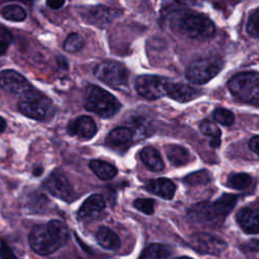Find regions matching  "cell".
I'll list each match as a JSON object with an SVG mask.
<instances>
[{
	"instance_id": "cell-1",
	"label": "cell",
	"mask_w": 259,
	"mask_h": 259,
	"mask_svg": "<svg viewBox=\"0 0 259 259\" xmlns=\"http://www.w3.org/2000/svg\"><path fill=\"white\" fill-rule=\"evenodd\" d=\"M69 232L64 223L53 220L34 226L28 236L30 248L38 255H51L68 240Z\"/></svg>"
},
{
	"instance_id": "cell-2",
	"label": "cell",
	"mask_w": 259,
	"mask_h": 259,
	"mask_svg": "<svg viewBox=\"0 0 259 259\" xmlns=\"http://www.w3.org/2000/svg\"><path fill=\"white\" fill-rule=\"evenodd\" d=\"M170 28L186 37L207 39L215 34L213 22L206 16L191 10H176L169 15Z\"/></svg>"
},
{
	"instance_id": "cell-3",
	"label": "cell",
	"mask_w": 259,
	"mask_h": 259,
	"mask_svg": "<svg viewBox=\"0 0 259 259\" xmlns=\"http://www.w3.org/2000/svg\"><path fill=\"white\" fill-rule=\"evenodd\" d=\"M239 196L226 193L213 202H202L193 205L190 215L201 223H222L236 205Z\"/></svg>"
},
{
	"instance_id": "cell-4",
	"label": "cell",
	"mask_w": 259,
	"mask_h": 259,
	"mask_svg": "<svg viewBox=\"0 0 259 259\" xmlns=\"http://www.w3.org/2000/svg\"><path fill=\"white\" fill-rule=\"evenodd\" d=\"M120 106L119 101L112 94L99 86L89 85L84 92V107L103 118L117 113Z\"/></svg>"
},
{
	"instance_id": "cell-5",
	"label": "cell",
	"mask_w": 259,
	"mask_h": 259,
	"mask_svg": "<svg viewBox=\"0 0 259 259\" xmlns=\"http://www.w3.org/2000/svg\"><path fill=\"white\" fill-rule=\"evenodd\" d=\"M228 88L238 100L259 107V73H238L229 80Z\"/></svg>"
},
{
	"instance_id": "cell-6",
	"label": "cell",
	"mask_w": 259,
	"mask_h": 259,
	"mask_svg": "<svg viewBox=\"0 0 259 259\" xmlns=\"http://www.w3.org/2000/svg\"><path fill=\"white\" fill-rule=\"evenodd\" d=\"M18 109L27 117L37 120L49 118L55 110L52 100L35 88H31L20 96Z\"/></svg>"
},
{
	"instance_id": "cell-7",
	"label": "cell",
	"mask_w": 259,
	"mask_h": 259,
	"mask_svg": "<svg viewBox=\"0 0 259 259\" xmlns=\"http://www.w3.org/2000/svg\"><path fill=\"white\" fill-rule=\"evenodd\" d=\"M224 62L218 57L200 58L191 62L185 70V77L194 84H204L214 78L223 69Z\"/></svg>"
},
{
	"instance_id": "cell-8",
	"label": "cell",
	"mask_w": 259,
	"mask_h": 259,
	"mask_svg": "<svg viewBox=\"0 0 259 259\" xmlns=\"http://www.w3.org/2000/svg\"><path fill=\"white\" fill-rule=\"evenodd\" d=\"M94 75L101 82L112 88H120L127 83L128 71L126 68L113 61H103L94 69Z\"/></svg>"
},
{
	"instance_id": "cell-9",
	"label": "cell",
	"mask_w": 259,
	"mask_h": 259,
	"mask_svg": "<svg viewBox=\"0 0 259 259\" xmlns=\"http://www.w3.org/2000/svg\"><path fill=\"white\" fill-rule=\"evenodd\" d=\"M168 81L160 76L142 75L136 79L135 87L137 92L148 100L158 99L167 95Z\"/></svg>"
},
{
	"instance_id": "cell-10",
	"label": "cell",
	"mask_w": 259,
	"mask_h": 259,
	"mask_svg": "<svg viewBox=\"0 0 259 259\" xmlns=\"http://www.w3.org/2000/svg\"><path fill=\"white\" fill-rule=\"evenodd\" d=\"M191 247L199 253L220 255L227 249V243L212 234L199 233L190 239Z\"/></svg>"
},
{
	"instance_id": "cell-11",
	"label": "cell",
	"mask_w": 259,
	"mask_h": 259,
	"mask_svg": "<svg viewBox=\"0 0 259 259\" xmlns=\"http://www.w3.org/2000/svg\"><path fill=\"white\" fill-rule=\"evenodd\" d=\"M44 187L54 196L71 201L75 198L73 188L67 177L61 172H53L44 182Z\"/></svg>"
},
{
	"instance_id": "cell-12",
	"label": "cell",
	"mask_w": 259,
	"mask_h": 259,
	"mask_svg": "<svg viewBox=\"0 0 259 259\" xmlns=\"http://www.w3.org/2000/svg\"><path fill=\"white\" fill-rule=\"evenodd\" d=\"M1 87L6 92L19 96L33 88L21 74L14 70H3L1 72Z\"/></svg>"
},
{
	"instance_id": "cell-13",
	"label": "cell",
	"mask_w": 259,
	"mask_h": 259,
	"mask_svg": "<svg viewBox=\"0 0 259 259\" xmlns=\"http://www.w3.org/2000/svg\"><path fill=\"white\" fill-rule=\"evenodd\" d=\"M68 132L70 135L81 140H89L95 136L97 125L93 118L87 115H82L69 123Z\"/></svg>"
},
{
	"instance_id": "cell-14",
	"label": "cell",
	"mask_w": 259,
	"mask_h": 259,
	"mask_svg": "<svg viewBox=\"0 0 259 259\" xmlns=\"http://www.w3.org/2000/svg\"><path fill=\"white\" fill-rule=\"evenodd\" d=\"M236 220L246 234H259V210L257 208L242 207L237 212Z\"/></svg>"
},
{
	"instance_id": "cell-15",
	"label": "cell",
	"mask_w": 259,
	"mask_h": 259,
	"mask_svg": "<svg viewBox=\"0 0 259 259\" xmlns=\"http://www.w3.org/2000/svg\"><path fill=\"white\" fill-rule=\"evenodd\" d=\"M119 14L120 11L118 10L99 5L89 8L84 14V17L87 22L96 26H102L111 22Z\"/></svg>"
},
{
	"instance_id": "cell-16",
	"label": "cell",
	"mask_w": 259,
	"mask_h": 259,
	"mask_svg": "<svg viewBox=\"0 0 259 259\" xmlns=\"http://www.w3.org/2000/svg\"><path fill=\"white\" fill-rule=\"evenodd\" d=\"M134 139V133L125 126H118L112 130L105 139V145L111 149L125 151Z\"/></svg>"
},
{
	"instance_id": "cell-17",
	"label": "cell",
	"mask_w": 259,
	"mask_h": 259,
	"mask_svg": "<svg viewBox=\"0 0 259 259\" xmlns=\"http://www.w3.org/2000/svg\"><path fill=\"white\" fill-rule=\"evenodd\" d=\"M105 208V200L100 194H92L82 203L78 217L82 220H92L99 217Z\"/></svg>"
},
{
	"instance_id": "cell-18",
	"label": "cell",
	"mask_w": 259,
	"mask_h": 259,
	"mask_svg": "<svg viewBox=\"0 0 259 259\" xmlns=\"http://www.w3.org/2000/svg\"><path fill=\"white\" fill-rule=\"evenodd\" d=\"M167 95L179 102H188L200 95V90L183 83H171L167 85Z\"/></svg>"
},
{
	"instance_id": "cell-19",
	"label": "cell",
	"mask_w": 259,
	"mask_h": 259,
	"mask_svg": "<svg viewBox=\"0 0 259 259\" xmlns=\"http://www.w3.org/2000/svg\"><path fill=\"white\" fill-rule=\"evenodd\" d=\"M147 189L164 199H171L175 194V184L167 178H157L150 180L147 185Z\"/></svg>"
},
{
	"instance_id": "cell-20",
	"label": "cell",
	"mask_w": 259,
	"mask_h": 259,
	"mask_svg": "<svg viewBox=\"0 0 259 259\" xmlns=\"http://www.w3.org/2000/svg\"><path fill=\"white\" fill-rule=\"evenodd\" d=\"M140 157L142 162L147 166L148 169L154 172H160L164 169V163L162 157L158 150L153 147H145L141 153Z\"/></svg>"
},
{
	"instance_id": "cell-21",
	"label": "cell",
	"mask_w": 259,
	"mask_h": 259,
	"mask_svg": "<svg viewBox=\"0 0 259 259\" xmlns=\"http://www.w3.org/2000/svg\"><path fill=\"white\" fill-rule=\"evenodd\" d=\"M166 155L168 160L174 165V166H183L188 164L192 157L187 149H185L182 146L179 145H168L165 148Z\"/></svg>"
},
{
	"instance_id": "cell-22",
	"label": "cell",
	"mask_w": 259,
	"mask_h": 259,
	"mask_svg": "<svg viewBox=\"0 0 259 259\" xmlns=\"http://www.w3.org/2000/svg\"><path fill=\"white\" fill-rule=\"evenodd\" d=\"M98 244L106 250H116L120 246L118 236L107 227H100L96 233Z\"/></svg>"
},
{
	"instance_id": "cell-23",
	"label": "cell",
	"mask_w": 259,
	"mask_h": 259,
	"mask_svg": "<svg viewBox=\"0 0 259 259\" xmlns=\"http://www.w3.org/2000/svg\"><path fill=\"white\" fill-rule=\"evenodd\" d=\"M172 254L173 250L170 246L153 243L142 252L140 259H170Z\"/></svg>"
},
{
	"instance_id": "cell-24",
	"label": "cell",
	"mask_w": 259,
	"mask_h": 259,
	"mask_svg": "<svg viewBox=\"0 0 259 259\" xmlns=\"http://www.w3.org/2000/svg\"><path fill=\"white\" fill-rule=\"evenodd\" d=\"M89 168L101 180H109L117 174V169L115 166L101 160L90 161Z\"/></svg>"
},
{
	"instance_id": "cell-25",
	"label": "cell",
	"mask_w": 259,
	"mask_h": 259,
	"mask_svg": "<svg viewBox=\"0 0 259 259\" xmlns=\"http://www.w3.org/2000/svg\"><path fill=\"white\" fill-rule=\"evenodd\" d=\"M199 128H200V132L204 136L210 138V142H209L210 147H212V148L220 147V145H221V130L214 122H212L208 119H204L203 121H201Z\"/></svg>"
},
{
	"instance_id": "cell-26",
	"label": "cell",
	"mask_w": 259,
	"mask_h": 259,
	"mask_svg": "<svg viewBox=\"0 0 259 259\" xmlns=\"http://www.w3.org/2000/svg\"><path fill=\"white\" fill-rule=\"evenodd\" d=\"M227 184L237 190H245L254 184V179L247 173H234L228 176Z\"/></svg>"
},
{
	"instance_id": "cell-27",
	"label": "cell",
	"mask_w": 259,
	"mask_h": 259,
	"mask_svg": "<svg viewBox=\"0 0 259 259\" xmlns=\"http://www.w3.org/2000/svg\"><path fill=\"white\" fill-rule=\"evenodd\" d=\"M2 16L10 21H23L26 18V11L18 5L11 4L2 8L1 10Z\"/></svg>"
},
{
	"instance_id": "cell-28",
	"label": "cell",
	"mask_w": 259,
	"mask_h": 259,
	"mask_svg": "<svg viewBox=\"0 0 259 259\" xmlns=\"http://www.w3.org/2000/svg\"><path fill=\"white\" fill-rule=\"evenodd\" d=\"M84 46V40H83V37L78 34V33H71L69 34L65 41H64V50L68 53H76L78 51H80Z\"/></svg>"
},
{
	"instance_id": "cell-29",
	"label": "cell",
	"mask_w": 259,
	"mask_h": 259,
	"mask_svg": "<svg viewBox=\"0 0 259 259\" xmlns=\"http://www.w3.org/2000/svg\"><path fill=\"white\" fill-rule=\"evenodd\" d=\"M212 116L214 120L225 126H230L234 123L235 121V115L234 113L226 108H217L212 112Z\"/></svg>"
},
{
	"instance_id": "cell-30",
	"label": "cell",
	"mask_w": 259,
	"mask_h": 259,
	"mask_svg": "<svg viewBox=\"0 0 259 259\" xmlns=\"http://www.w3.org/2000/svg\"><path fill=\"white\" fill-rule=\"evenodd\" d=\"M246 31L250 36L259 38V8L250 13L246 24Z\"/></svg>"
},
{
	"instance_id": "cell-31",
	"label": "cell",
	"mask_w": 259,
	"mask_h": 259,
	"mask_svg": "<svg viewBox=\"0 0 259 259\" xmlns=\"http://www.w3.org/2000/svg\"><path fill=\"white\" fill-rule=\"evenodd\" d=\"M209 180H210L209 173L205 170L191 173L190 175L185 177V181L190 185H197V184L207 183V182H209Z\"/></svg>"
},
{
	"instance_id": "cell-32",
	"label": "cell",
	"mask_w": 259,
	"mask_h": 259,
	"mask_svg": "<svg viewBox=\"0 0 259 259\" xmlns=\"http://www.w3.org/2000/svg\"><path fill=\"white\" fill-rule=\"evenodd\" d=\"M155 201L151 198H137L134 201V206L146 214H152L155 210Z\"/></svg>"
},
{
	"instance_id": "cell-33",
	"label": "cell",
	"mask_w": 259,
	"mask_h": 259,
	"mask_svg": "<svg viewBox=\"0 0 259 259\" xmlns=\"http://www.w3.org/2000/svg\"><path fill=\"white\" fill-rule=\"evenodd\" d=\"M12 41V34L11 32L5 27L1 26L0 29V49H1V55H4L9 47V45Z\"/></svg>"
},
{
	"instance_id": "cell-34",
	"label": "cell",
	"mask_w": 259,
	"mask_h": 259,
	"mask_svg": "<svg viewBox=\"0 0 259 259\" xmlns=\"http://www.w3.org/2000/svg\"><path fill=\"white\" fill-rule=\"evenodd\" d=\"M240 248L244 252H259V240L251 239L250 241L243 243Z\"/></svg>"
},
{
	"instance_id": "cell-35",
	"label": "cell",
	"mask_w": 259,
	"mask_h": 259,
	"mask_svg": "<svg viewBox=\"0 0 259 259\" xmlns=\"http://www.w3.org/2000/svg\"><path fill=\"white\" fill-rule=\"evenodd\" d=\"M1 259H16L14 254L11 252L9 247L6 245L5 241L2 240V248H1Z\"/></svg>"
},
{
	"instance_id": "cell-36",
	"label": "cell",
	"mask_w": 259,
	"mask_h": 259,
	"mask_svg": "<svg viewBox=\"0 0 259 259\" xmlns=\"http://www.w3.org/2000/svg\"><path fill=\"white\" fill-rule=\"evenodd\" d=\"M249 148L259 157V136H255L249 141Z\"/></svg>"
},
{
	"instance_id": "cell-37",
	"label": "cell",
	"mask_w": 259,
	"mask_h": 259,
	"mask_svg": "<svg viewBox=\"0 0 259 259\" xmlns=\"http://www.w3.org/2000/svg\"><path fill=\"white\" fill-rule=\"evenodd\" d=\"M46 4L51 9H59L65 4V0H47Z\"/></svg>"
},
{
	"instance_id": "cell-38",
	"label": "cell",
	"mask_w": 259,
	"mask_h": 259,
	"mask_svg": "<svg viewBox=\"0 0 259 259\" xmlns=\"http://www.w3.org/2000/svg\"><path fill=\"white\" fill-rule=\"evenodd\" d=\"M176 2H178L181 5H185V6H192L195 4V0H175Z\"/></svg>"
},
{
	"instance_id": "cell-39",
	"label": "cell",
	"mask_w": 259,
	"mask_h": 259,
	"mask_svg": "<svg viewBox=\"0 0 259 259\" xmlns=\"http://www.w3.org/2000/svg\"><path fill=\"white\" fill-rule=\"evenodd\" d=\"M41 172H42V168H41V166H40V167H39V166L34 167V169H33V174H34L35 176L39 175Z\"/></svg>"
},
{
	"instance_id": "cell-40",
	"label": "cell",
	"mask_w": 259,
	"mask_h": 259,
	"mask_svg": "<svg viewBox=\"0 0 259 259\" xmlns=\"http://www.w3.org/2000/svg\"><path fill=\"white\" fill-rule=\"evenodd\" d=\"M1 121H2V125H1V133L4 132L5 130V126H6V122H5V119L3 117H1Z\"/></svg>"
},
{
	"instance_id": "cell-41",
	"label": "cell",
	"mask_w": 259,
	"mask_h": 259,
	"mask_svg": "<svg viewBox=\"0 0 259 259\" xmlns=\"http://www.w3.org/2000/svg\"><path fill=\"white\" fill-rule=\"evenodd\" d=\"M176 259H191V258L186 257V256H183V257H179V258H176Z\"/></svg>"
}]
</instances>
